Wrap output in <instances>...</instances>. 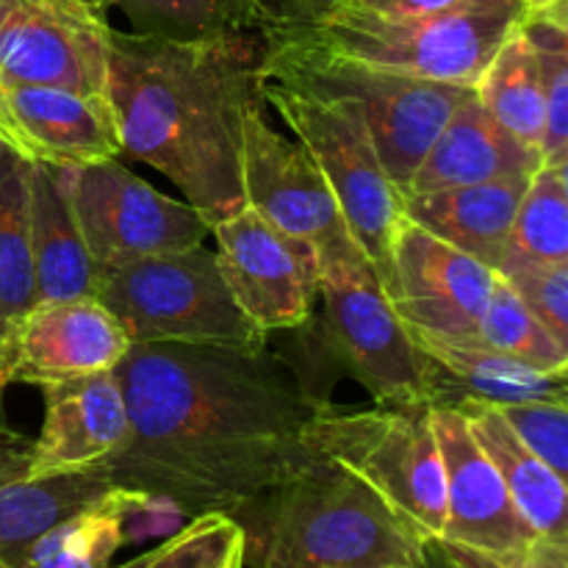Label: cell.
Listing matches in <instances>:
<instances>
[{
  "label": "cell",
  "mask_w": 568,
  "mask_h": 568,
  "mask_svg": "<svg viewBox=\"0 0 568 568\" xmlns=\"http://www.w3.org/2000/svg\"><path fill=\"white\" fill-rule=\"evenodd\" d=\"M116 375L128 433L100 466L183 519L231 514L316 458L305 427L327 399L266 347L131 344Z\"/></svg>",
  "instance_id": "obj_1"
},
{
  "label": "cell",
  "mask_w": 568,
  "mask_h": 568,
  "mask_svg": "<svg viewBox=\"0 0 568 568\" xmlns=\"http://www.w3.org/2000/svg\"><path fill=\"white\" fill-rule=\"evenodd\" d=\"M261 61L255 31L194 42L109 33L105 94L122 153L170 178L209 227L244 205L242 133L264 103Z\"/></svg>",
  "instance_id": "obj_2"
},
{
  "label": "cell",
  "mask_w": 568,
  "mask_h": 568,
  "mask_svg": "<svg viewBox=\"0 0 568 568\" xmlns=\"http://www.w3.org/2000/svg\"><path fill=\"white\" fill-rule=\"evenodd\" d=\"M227 516L244 568H422L430 558L375 488L322 455Z\"/></svg>",
  "instance_id": "obj_3"
},
{
  "label": "cell",
  "mask_w": 568,
  "mask_h": 568,
  "mask_svg": "<svg viewBox=\"0 0 568 568\" xmlns=\"http://www.w3.org/2000/svg\"><path fill=\"white\" fill-rule=\"evenodd\" d=\"M316 305L320 316L292 327L316 364L358 383L375 405H449L442 369L416 347L364 253L320 261Z\"/></svg>",
  "instance_id": "obj_4"
},
{
  "label": "cell",
  "mask_w": 568,
  "mask_h": 568,
  "mask_svg": "<svg viewBox=\"0 0 568 568\" xmlns=\"http://www.w3.org/2000/svg\"><path fill=\"white\" fill-rule=\"evenodd\" d=\"M264 37L261 75L322 92L347 94L361 105L369 125L372 142L386 166L388 178L405 192L410 175L430 144L458 111V105L475 92V87L436 83L422 78L377 70L325 50L303 33L270 31Z\"/></svg>",
  "instance_id": "obj_5"
},
{
  "label": "cell",
  "mask_w": 568,
  "mask_h": 568,
  "mask_svg": "<svg viewBox=\"0 0 568 568\" xmlns=\"http://www.w3.org/2000/svg\"><path fill=\"white\" fill-rule=\"evenodd\" d=\"M525 14L527 0H464L453 9L403 20L338 6L331 17L294 28V33L377 70L475 87Z\"/></svg>",
  "instance_id": "obj_6"
},
{
  "label": "cell",
  "mask_w": 568,
  "mask_h": 568,
  "mask_svg": "<svg viewBox=\"0 0 568 568\" xmlns=\"http://www.w3.org/2000/svg\"><path fill=\"white\" fill-rule=\"evenodd\" d=\"M430 403L338 408L322 403L305 442L375 488L427 544L444 536L447 486Z\"/></svg>",
  "instance_id": "obj_7"
},
{
  "label": "cell",
  "mask_w": 568,
  "mask_h": 568,
  "mask_svg": "<svg viewBox=\"0 0 568 568\" xmlns=\"http://www.w3.org/2000/svg\"><path fill=\"white\" fill-rule=\"evenodd\" d=\"M98 300L131 344L264 349L266 336L233 300L203 244L98 272Z\"/></svg>",
  "instance_id": "obj_8"
},
{
  "label": "cell",
  "mask_w": 568,
  "mask_h": 568,
  "mask_svg": "<svg viewBox=\"0 0 568 568\" xmlns=\"http://www.w3.org/2000/svg\"><path fill=\"white\" fill-rule=\"evenodd\" d=\"M261 98L281 114L294 139L316 161L355 244L381 277L405 197L377 155L361 105L347 94L275 78H264Z\"/></svg>",
  "instance_id": "obj_9"
},
{
  "label": "cell",
  "mask_w": 568,
  "mask_h": 568,
  "mask_svg": "<svg viewBox=\"0 0 568 568\" xmlns=\"http://www.w3.org/2000/svg\"><path fill=\"white\" fill-rule=\"evenodd\" d=\"M67 200L98 272L203 244L211 227L186 200L161 194L116 159L61 166Z\"/></svg>",
  "instance_id": "obj_10"
},
{
  "label": "cell",
  "mask_w": 568,
  "mask_h": 568,
  "mask_svg": "<svg viewBox=\"0 0 568 568\" xmlns=\"http://www.w3.org/2000/svg\"><path fill=\"white\" fill-rule=\"evenodd\" d=\"M497 272L399 216L388 239L383 292L410 336L480 342L483 311Z\"/></svg>",
  "instance_id": "obj_11"
},
{
  "label": "cell",
  "mask_w": 568,
  "mask_h": 568,
  "mask_svg": "<svg viewBox=\"0 0 568 568\" xmlns=\"http://www.w3.org/2000/svg\"><path fill=\"white\" fill-rule=\"evenodd\" d=\"M216 264L242 314L264 336L303 325L320 300V258L303 239L272 225L250 205L211 225Z\"/></svg>",
  "instance_id": "obj_12"
},
{
  "label": "cell",
  "mask_w": 568,
  "mask_h": 568,
  "mask_svg": "<svg viewBox=\"0 0 568 568\" xmlns=\"http://www.w3.org/2000/svg\"><path fill=\"white\" fill-rule=\"evenodd\" d=\"M244 205L316 250V258L361 253L342 209L308 150L266 120V103L244 114L242 133Z\"/></svg>",
  "instance_id": "obj_13"
},
{
  "label": "cell",
  "mask_w": 568,
  "mask_h": 568,
  "mask_svg": "<svg viewBox=\"0 0 568 568\" xmlns=\"http://www.w3.org/2000/svg\"><path fill=\"white\" fill-rule=\"evenodd\" d=\"M109 17L83 0H0V87L105 92Z\"/></svg>",
  "instance_id": "obj_14"
},
{
  "label": "cell",
  "mask_w": 568,
  "mask_h": 568,
  "mask_svg": "<svg viewBox=\"0 0 568 568\" xmlns=\"http://www.w3.org/2000/svg\"><path fill=\"white\" fill-rule=\"evenodd\" d=\"M447 486V521L438 541L516 560L532 541V530L516 510L497 466L471 436L455 405L433 408Z\"/></svg>",
  "instance_id": "obj_15"
},
{
  "label": "cell",
  "mask_w": 568,
  "mask_h": 568,
  "mask_svg": "<svg viewBox=\"0 0 568 568\" xmlns=\"http://www.w3.org/2000/svg\"><path fill=\"white\" fill-rule=\"evenodd\" d=\"M0 139L50 166L94 164L122 153L109 94L44 83L0 87Z\"/></svg>",
  "instance_id": "obj_16"
},
{
  "label": "cell",
  "mask_w": 568,
  "mask_h": 568,
  "mask_svg": "<svg viewBox=\"0 0 568 568\" xmlns=\"http://www.w3.org/2000/svg\"><path fill=\"white\" fill-rule=\"evenodd\" d=\"M128 349L125 331L98 297L37 303L17 327L3 383L44 388L114 372Z\"/></svg>",
  "instance_id": "obj_17"
},
{
  "label": "cell",
  "mask_w": 568,
  "mask_h": 568,
  "mask_svg": "<svg viewBox=\"0 0 568 568\" xmlns=\"http://www.w3.org/2000/svg\"><path fill=\"white\" fill-rule=\"evenodd\" d=\"M42 394V430L31 438L33 477L92 469L120 449L128 405L116 369L53 383Z\"/></svg>",
  "instance_id": "obj_18"
},
{
  "label": "cell",
  "mask_w": 568,
  "mask_h": 568,
  "mask_svg": "<svg viewBox=\"0 0 568 568\" xmlns=\"http://www.w3.org/2000/svg\"><path fill=\"white\" fill-rule=\"evenodd\" d=\"M111 486L103 466L33 477L31 438L14 430L0 410V564L14 568L28 544L103 497Z\"/></svg>",
  "instance_id": "obj_19"
},
{
  "label": "cell",
  "mask_w": 568,
  "mask_h": 568,
  "mask_svg": "<svg viewBox=\"0 0 568 568\" xmlns=\"http://www.w3.org/2000/svg\"><path fill=\"white\" fill-rule=\"evenodd\" d=\"M183 516L161 499L111 486L103 497L75 510L28 544L14 568H109L125 544L144 532H164Z\"/></svg>",
  "instance_id": "obj_20"
},
{
  "label": "cell",
  "mask_w": 568,
  "mask_h": 568,
  "mask_svg": "<svg viewBox=\"0 0 568 568\" xmlns=\"http://www.w3.org/2000/svg\"><path fill=\"white\" fill-rule=\"evenodd\" d=\"M541 164V150L505 131L471 92L430 144L422 164L410 175L403 197L508 178H530Z\"/></svg>",
  "instance_id": "obj_21"
},
{
  "label": "cell",
  "mask_w": 568,
  "mask_h": 568,
  "mask_svg": "<svg viewBox=\"0 0 568 568\" xmlns=\"http://www.w3.org/2000/svg\"><path fill=\"white\" fill-rule=\"evenodd\" d=\"M527 181L530 178H508L414 194L405 197L403 214L442 242L497 272L508 250L510 227Z\"/></svg>",
  "instance_id": "obj_22"
},
{
  "label": "cell",
  "mask_w": 568,
  "mask_h": 568,
  "mask_svg": "<svg viewBox=\"0 0 568 568\" xmlns=\"http://www.w3.org/2000/svg\"><path fill=\"white\" fill-rule=\"evenodd\" d=\"M31 250L37 303L98 297V270L81 236L61 166L31 161Z\"/></svg>",
  "instance_id": "obj_23"
},
{
  "label": "cell",
  "mask_w": 568,
  "mask_h": 568,
  "mask_svg": "<svg viewBox=\"0 0 568 568\" xmlns=\"http://www.w3.org/2000/svg\"><path fill=\"white\" fill-rule=\"evenodd\" d=\"M455 408L466 416V425H469L475 442L497 466L516 510L527 521L532 536L568 541L566 477H560L544 460H538L519 442V436L510 430L508 422L494 405L477 403V399H458Z\"/></svg>",
  "instance_id": "obj_24"
},
{
  "label": "cell",
  "mask_w": 568,
  "mask_h": 568,
  "mask_svg": "<svg viewBox=\"0 0 568 568\" xmlns=\"http://www.w3.org/2000/svg\"><path fill=\"white\" fill-rule=\"evenodd\" d=\"M414 338L416 347L436 361L447 381L449 405L477 399L488 405L568 403L566 372H547L519 358L486 347L480 342H438Z\"/></svg>",
  "instance_id": "obj_25"
},
{
  "label": "cell",
  "mask_w": 568,
  "mask_h": 568,
  "mask_svg": "<svg viewBox=\"0 0 568 568\" xmlns=\"http://www.w3.org/2000/svg\"><path fill=\"white\" fill-rule=\"evenodd\" d=\"M31 159L0 139V392L22 316L37 305L31 250Z\"/></svg>",
  "instance_id": "obj_26"
},
{
  "label": "cell",
  "mask_w": 568,
  "mask_h": 568,
  "mask_svg": "<svg viewBox=\"0 0 568 568\" xmlns=\"http://www.w3.org/2000/svg\"><path fill=\"white\" fill-rule=\"evenodd\" d=\"M475 98L483 109L530 148L541 150L547 109H544L538 64L521 22L494 53L475 83Z\"/></svg>",
  "instance_id": "obj_27"
},
{
  "label": "cell",
  "mask_w": 568,
  "mask_h": 568,
  "mask_svg": "<svg viewBox=\"0 0 568 568\" xmlns=\"http://www.w3.org/2000/svg\"><path fill=\"white\" fill-rule=\"evenodd\" d=\"M560 261H568V166L541 164L521 194L499 266Z\"/></svg>",
  "instance_id": "obj_28"
},
{
  "label": "cell",
  "mask_w": 568,
  "mask_h": 568,
  "mask_svg": "<svg viewBox=\"0 0 568 568\" xmlns=\"http://www.w3.org/2000/svg\"><path fill=\"white\" fill-rule=\"evenodd\" d=\"M111 6L142 37L194 42L225 33H264V17L255 0H111Z\"/></svg>",
  "instance_id": "obj_29"
},
{
  "label": "cell",
  "mask_w": 568,
  "mask_h": 568,
  "mask_svg": "<svg viewBox=\"0 0 568 568\" xmlns=\"http://www.w3.org/2000/svg\"><path fill=\"white\" fill-rule=\"evenodd\" d=\"M538 64L547 125H544V164L568 166V0L527 9L521 20Z\"/></svg>",
  "instance_id": "obj_30"
},
{
  "label": "cell",
  "mask_w": 568,
  "mask_h": 568,
  "mask_svg": "<svg viewBox=\"0 0 568 568\" xmlns=\"http://www.w3.org/2000/svg\"><path fill=\"white\" fill-rule=\"evenodd\" d=\"M477 338L486 347L519 358L547 372H568V347L558 342L530 311L525 308L514 288L497 275L483 311Z\"/></svg>",
  "instance_id": "obj_31"
},
{
  "label": "cell",
  "mask_w": 568,
  "mask_h": 568,
  "mask_svg": "<svg viewBox=\"0 0 568 568\" xmlns=\"http://www.w3.org/2000/svg\"><path fill=\"white\" fill-rule=\"evenodd\" d=\"M116 568H244L242 530L227 514L194 516L159 547Z\"/></svg>",
  "instance_id": "obj_32"
},
{
  "label": "cell",
  "mask_w": 568,
  "mask_h": 568,
  "mask_svg": "<svg viewBox=\"0 0 568 568\" xmlns=\"http://www.w3.org/2000/svg\"><path fill=\"white\" fill-rule=\"evenodd\" d=\"M497 275L525 308L568 347V261L560 264H505Z\"/></svg>",
  "instance_id": "obj_33"
},
{
  "label": "cell",
  "mask_w": 568,
  "mask_h": 568,
  "mask_svg": "<svg viewBox=\"0 0 568 568\" xmlns=\"http://www.w3.org/2000/svg\"><path fill=\"white\" fill-rule=\"evenodd\" d=\"M519 442L568 480V403L494 405Z\"/></svg>",
  "instance_id": "obj_34"
},
{
  "label": "cell",
  "mask_w": 568,
  "mask_h": 568,
  "mask_svg": "<svg viewBox=\"0 0 568 568\" xmlns=\"http://www.w3.org/2000/svg\"><path fill=\"white\" fill-rule=\"evenodd\" d=\"M347 0H255L264 17V33L311 28L331 17Z\"/></svg>",
  "instance_id": "obj_35"
},
{
  "label": "cell",
  "mask_w": 568,
  "mask_h": 568,
  "mask_svg": "<svg viewBox=\"0 0 568 568\" xmlns=\"http://www.w3.org/2000/svg\"><path fill=\"white\" fill-rule=\"evenodd\" d=\"M458 3H464V0H347L344 6H353V9L369 11V14L377 17L403 20V17H422L433 14V11L453 9Z\"/></svg>",
  "instance_id": "obj_36"
},
{
  "label": "cell",
  "mask_w": 568,
  "mask_h": 568,
  "mask_svg": "<svg viewBox=\"0 0 568 568\" xmlns=\"http://www.w3.org/2000/svg\"><path fill=\"white\" fill-rule=\"evenodd\" d=\"M514 568H568V541L536 536L521 549Z\"/></svg>",
  "instance_id": "obj_37"
},
{
  "label": "cell",
  "mask_w": 568,
  "mask_h": 568,
  "mask_svg": "<svg viewBox=\"0 0 568 568\" xmlns=\"http://www.w3.org/2000/svg\"><path fill=\"white\" fill-rule=\"evenodd\" d=\"M83 3L92 6V9H98V11H103V14H109V9H111V0H83Z\"/></svg>",
  "instance_id": "obj_38"
},
{
  "label": "cell",
  "mask_w": 568,
  "mask_h": 568,
  "mask_svg": "<svg viewBox=\"0 0 568 568\" xmlns=\"http://www.w3.org/2000/svg\"><path fill=\"white\" fill-rule=\"evenodd\" d=\"M558 0H527V9H541V6H552Z\"/></svg>",
  "instance_id": "obj_39"
},
{
  "label": "cell",
  "mask_w": 568,
  "mask_h": 568,
  "mask_svg": "<svg viewBox=\"0 0 568 568\" xmlns=\"http://www.w3.org/2000/svg\"><path fill=\"white\" fill-rule=\"evenodd\" d=\"M394 568H403V566H394ZM422 568H430V558H427V566H422Z\"/></svg>",
  "instance_id": "obj_40"
},
{
  "label": "cell",
  "mask_w": 568,
  "mask_h": 568,
  "mask_svg": "<svg viewBox=\"0 0 568 568\" xmlns=\"http://www.w3.org/2000/svg\"><path fill=\"white\" fill-rule=\"evenodd\" d=\"M0 568H9V566H6V564H0Z\"/></svg>",
  "instance_id": "obj_41"
}]
</instances>
